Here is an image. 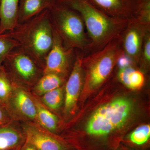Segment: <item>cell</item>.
<instances>
[{
	"label": "cell",
	"mask_w": 150,
	"mask_h": 150,
	"mask_svg": "<svg viewBox=\"0 0 150 150\" xmlns=\"http://www.w3.org/2000/svg\"><path fill=\"white\" fill-rule=\"evenodd\" d=\"M0 3H1V0H0Z\"/></svg>",
	"instance_id": "obj_28"
},
{
	"label": "cell",
	"mask_w": 150,
	"mask_h": 150,
	"mask_svg": "<svg viewBox=\"0 0 150 150\" xmlns=\"http://www.w3.org/2000/svg\"><path fill=\"white\" fill-rule=\"evenodd\" d=\"M20 150H38L37 148L31 144L25 142Z\"/></svg>",
	"instance_id": "obj_26"
},
{
	"label": "cell",
	"mask_w": 150,
	"mask_h": 150,
	"mask_svg": "<svg viewBox=\"0 0 150 150\" xmlns=\"http://www.w3.org/2000/svg\"><path fill=\"white\" fill-rule=\"evenodd\" d=\"M84 54L78 52L71 71L65 87L64 112L67 116L76 112L78 100L85 83L84 72L82 58Z\"/></svg>",
	"instance_id": "obj_8"
},
{
	"label": "cell",
	"mask_w": 150,
	"mask_h": 150,
	"mask_svg": "<svg viewBox=\"0 0 150 150\" xmlns=\"http://www.w3.org/2000/svg\"><path fill=\"white\" fill-rule=\"evenodd\" d=\"M64 88L60 87L40 96V100L47 108L57 110L61 107L64 101Z\"/></svg>",
	"instance_id": "obj_19"
},
{
	"label": "cell",
	"mask_w": 150,
	"mask_h": 150,
	"mask_svg": "<svg viewBox=\"0 0 150 150\" xmlns=\"http://www.w3.org/2000/svg\"><path fill=\"white\" fill-rule=\"evenodd\" d=\"M133 19L150 27V0H139Z\"/></svg>",
	"instance_id": "obj_21"
},
{
	"label": "cell",
	"mask_w": 150,
	"mask_h": 150,
	"mask_svg": "<svg viewBox=\"0 0 150 150\" xmlns=\"http://www.w3.org/2000/svg\"><path fill=\"white\" fill-rule=\"evenodd\" d=\"M150 137V126L144 125L138 127L128 137L131 144L137 146L146 144L149 142Z\"/></svg>",
	"instance_id": "obj_20"
},
{
	"label": "cell",
	"mask_w": 150,
	"mask_h": 150,
	"mask_svg": "<svg viewBox=\"0 0 150 150\" xmlns=\"http://www.w3.org/2000/svg\"><path fill=\"white\" fill-rule=\"evenodd\" d=\"M11 114L7 108L0 103V127L11 123Z\"/></svg>",
	"instance_id": "obj_25"
},
{
	"label": "cell",
	"mask_w": 150,
	"mask_h": 150,
	"mask_svg": "<svg viewBox=\"0 0 150 150\" xmlns=\"http://www.w3.org/2000/svg\"><path fill=\"white\" fill-rule=\"evenodd\" d=\"M145 77L144 74L139 70L134 69L129 77V88L137 90L141 89L144 85Z\"/></svg>",
	"instance_id": "obj_24"
},
{
	"label": "cell",
	"mask_w": 150,
	"mask_h": 150,
	"mask_svg": "<svg viewBox=\"0 0 150 150\" xmlns=\"http://www.w3.org/2000/svg\"><path fill=\"white\" fill-rule=\"evenodd\" d=\"M19 81L35 84L40 77L39 64L31 55L21 47L11 51L3 63Z\"/></svg>",
	"instance_id": "obj_6"
},
{
	"label": "cell",
	"mask_w": 150,
	"mask_h": 150,
	"mask_svg": "<svg viewBox=\"0 0 150 150\" xmlns=\"http://www.w3.org/2000/svg\"><path fill=\"white\" fill-rule=\"evenodd\" d=\"M20 0H1L0 34L11 31L18 24Z\"/></svg>",
	"instance_id": "obj_13"
},
{
	"label": "cell",
	"mask_w": 150,
	"mask_h": 150,
	"mask_svg": "<svg viewBox=\"0 0 150 150\" xmlns=\"http://www.w3.org/2000/svg\"><path fill=\"white\" fill-rule=\"evenodd\" d=\"M25 142L23 130L11 123L0 127V150H20Z\"/></svg>",
	"instance_id": "obj_14"
},
{
	"label": "cell",
	"mask_w": 150,
	"mask_h": 150,
	"mask_svg": "<svg viewBox=\"0 0 150 150\" xmlns=\"http://www.w3.org/2000/svg\"><path fill=\"white\" fill-rule=\"evenodd\" d=\"M57 0H20L18 23L27 21L45 10H50Z\"/></svg>",
	"instance_id": "obj_15"
},
{
	"label": "cell",
	"mask_w": 150,
	"mask_h": 150,
	"mask_svg": "<svg viewBox=\"0 0 150 150\" xmlns=\"http://www.w3.org/2000/svg\"><path fill=\"white\" fill-rule=\"evenodd\" d=\"M22 130L25 142L31 144L38 150H71L69 145L54 135L36 125L25 123Z\"/></svg>",
	"instance_id": "obj_10"
},
{
	"label": "cell",
	"mask_w": 150,
	"mask_h": 150,
	"mask_svg": "<svg viewBox=\"0 0 150 150\" xmlns=\"http://www.w3.org/2000/svg\"><path fill=\"white\" fill-rule=\"evenodd\" d=\"M65 77L54 73L43 74L34 84L33 92L38 96L62 86Z\"/></svg>",
	"instance_id": "obj_17"
},
{
	"label": "cell",
	"mask_w": 150,
	"mask_h": 150,
	"mask_svg": "<svg viewBox=\"0 0 150 150\" xmlns=\"http://www.w3.org/2000/svg\"><path fill=\"white\" fill-rule=\"evenodd\" d=\"M133 104L126 98H118L103 105L93 112L85 128L86 135L99 144L127 122L133 112Z\"/></svg>",
	"instance_id": "obj_3"
},
{
	"label": "cell",
	"mask_w": 150,
	"mask_h": 150,
	"mask_svg": "<svg viewBox=\"0 0 150 150\" xmlns=\"http://www.w3.org/2000/svg\"><path fill=\"white\" fill-rule=\"evenodd\" d=\"M95 7L114 18L131 21L134 18L139 0H88Z\"/></svg>",
	"instance_id": "obj_12"
},
{
	"label": "cell",
	"mask_w": 150,
	"mask_h": 150,
	"mask_svg": "<svg viewBox=\"0 0 150 150\" xmlns=\"http://www.w3.org/2000/svg\"><path fill=\"white\" fill-rule=\"evenodd\" d=\"M150 27L132 19L120 35L123 54L134 64H139L145 35Z\"/></svg>",
	"instance_id": "obj_9"
},
{
	"label": "cell",
	"mask_w": 150,
	"mask_h": 150,
	"mask_svg": "<svg viewBox=\"0 0 150 150\" xmlns=\"http://www.w3.org/2000/svg\"><path fill=\"white\" fill-rule=\"evenodd\" d=\"M75 50L65 46L54 28L53 45L45 58L43 74L54 73L65 77L76 56Z\"/></svg>",
	"instance_id": "obj_7"
},
{
	"label": "cell",
	"mask_w": 150,
	"mask_h": 150,
	"mask_svg": "<svg viewBox=\"0 0 150 150\" xmlns=\"http://www.w3.org/2000/svg\"><path fill=\"white\" fill-rule=\"evenodd\" d=\"M49 10L53 28L65 46L88 54L89 39L80 15L57 1Z\"/></svg>",
	"instance_id": "obj_4"
},
{
	"label": "cell",
	"mask_w": 150,
	"mask_h": 150,
	"mask_svg": "<svg viewBox=\"0 0 150 150\" xmlns=\"http://www.w3.org/2000/svg\"><path fill=\"white\" fill-rule=\"evenodd\" d=\"M33 98L36 108V122L42 129L54 134L58 129V119L55 114L44 107L38 100Z\"/></svg>",
	"instance_id": "obj_16"
},
{
	"label": "cell",
	"mask_w": 150,
	"mask_h": 150,
	"mask_svg": "<svg viewBox=\"0 0 150 150\" xmlns=\"http://www.w3.org/2000/svg\"><path fill=\"white\" fill-rule=\"evenodd\" d=\"M13 84L3 65L0 67V103L7 108L13 91Z\"/></svg>",
	"instance_id": "obj_18"
},
{
	"label": "cell",
	"mask_w": 150,
	"mask_h": 150,
	"mask_svg": "<svg viewBox=\"0 0 150 150\" xmlns=\"http://www.w3.org/2000/svg\"><path fill=\"white\" fill-rule=\"evenodd\" d=\"M6 35L20 47L44 66L45 58L54 41V28L50 10H45L27 21L18 23Z\"/></svg>",
	"instance_id": "obj_2"
},
{
	"label": "cell",
	"mask_w": 150,
	"mask_h": 150,
	"mask_svg": "<svg viewBox=\"0 0 150 150\" xmlns=\"http://www.w3.org/2000/svg\"><path fill=\"white\" fill-rule=\"evenodd\" d=\"M13 84V91L7 105L10 113L14 111L25 120L36 122L37 111L33 98L24 89Z\"/></svg>",
	"instance_id": "obj_11"
},
{
	"label": "cell",
	"mask_w": 150,
	"mask_h": 150,
	"mask_svg": "<svg viewBox=\"0 0 150 150\" xmlns=\"http://www.w3.org/2000/svg\"><path fill=\"white\" fill-rule=\"evenodd\" d=\"M19 47L20 44L6 33L0 34V67L11 51Z\"/></svg>",
	"instance_id": "obj_22"
},
{
	"label": "cell",
	"mask_w": 150,
	"mask_h": 150,
	"mask_svg": "<svg viewBox=\"0 0 150 150\" xmlns=\"http://www.w3.org/2000/svg\"><path fill=\"white\" fill-rule=\"evenodd\" d=\"M123 54L120 36L102 49L83 55L82 64L86 74L84 83L87 88L94 90L102 85Z\"/></svg>",
	"instance_id": "obj_5"
},
{
	"label": "cell",
	"mask_w": 150,
	"mask_h": 150,
	"mask_svg": "<svg viewBox=\"0 0 150 150\" xmlns=\"http://www.w3.org/2000/svg\"><path fill=\"white\" fill-rule=\"evenodd\" d=\"M141 64L146 68H148L150 64V30L145 35L141 53L139 64Z\"/></svg>",
	"instance_id": "obj_23"
},
{
	"label": "cell",
	"mask_w": 150,
	"mask_h": 150,
	"mask_svg": "<svg viewBox=\"0 0 150 150\" xmlns=\"http://www.w3.org/2000/svg\"><path fill=\"white\" fill-rule=\"evenodd\" d=\"M57 1L80 15L89 39L87 54L102 49L110 41L120 37L130 21L108 16L88 0H57Z\"/></svg>",
	"instance_id": "obj_1"
},
{
	"label": "cell",
	"mask_w": 150,
	"mask_h": 150,
	"mask_svg": "<svg viewBox=\"0 0 150 150\" xmlns=\"http://www.w3.org/2000/svg\"><path fill=\"white\" fill-rule=\"evenodd\" d=\"M119 150H124L122 149H119Z\"/></svg>",
	"instance_id": "obj_27"
}]
</instances>
